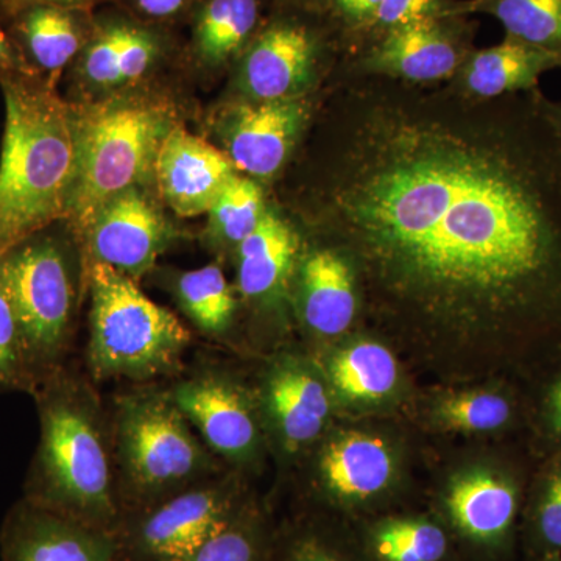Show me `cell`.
Instances as JSON below:
<instances>
[{"instance_id": "cell-19", "label": "cell", "mask_w": 561, "mask_h": 561, "mask_svg": "<svg viewBox=\"0 0 561 561\" xmlns=\"http://www.w3.org/2000/svg\"><path fill=\"white\" fill-rule=\"evenodd\" d=\"M561 69V60L522 41L507 38L496 46L474 49L448 87L472 101L537 90L542 73Z\"/></svg>"}, {"instance_id": "cell-3", "label": "cell", "mask_w": 561, "mask_h": 561, "mask_svg": "<svg viewBox=\"0 0 561 561\" xmlns=\"http://www.w3.org/2000/svg\"><path fill=\"white\" fill-rule=\"evenodd\" d=\"M39 445L24 497L33 504L116 534L122 522L101 413L83 383L58 368L33 391Z\"/></svg>"}, {"instance_id": "cell-25", "label": "cell", "mask_w": 561, "mask_h": 561, "mask_svg": "<svg viewBox=\"0 0 561 561\" xmlns=\"http://www.w3.org/2000/svg\"><path fill=\"white\" fill-rule=\"evenodd\" d=\"M470 13L496 18L507 38L561 60V0H470Z\"/></svg>"}, {"instance_id": "cell-28", "label": "cell", "mask_w": 561, "mask_h": 561, "mask_svg": "<svg viewBox=\"0 0 561 561\" xmlns=\"http://www.w3.org/2000/svg\"><path fill=\"white\" fill-rule=\"evenodd\" d=\"M175 297L187 319L208 334L227 331L238 306L227 276L214 264L181 273Z\"/></svg>"}, {"instance_id": "cell-5", "label": "cell", "mask_w": 561, "mask_h": 561, "mask_svg": "<svg viewBox=\"0 0 561 561\" xmlns=\"http://www.w3.org/2000/svg\"><path fill=\"white\" fill-rule=\"evenodd\" d=\"M90 290L88 364L95 379L149 381L179 367L191 332L175 313L101 262H91Z\"/></svg>"}, {"instance_id": "cell-31", "label": "cell", "mask_w": 561, "mask_h": 561, "mask_svg": "<svg viewBox=\"0 0 561 561\" xmlns=\"http://www.w3.org/2000/svg\"><path fill=\"white\" fill-rule=\"evenodd\" d=\"M446 16H471L470 0H382L376 20L354 50L400 25Z\"/></svg>"}, {"instance_id": "cell-12", "label": "cell", "mask_w": 561, "mask_h": 561, "mask_svg": "<svg viewBox=\"0 0 561 561\" xmlns=\"http://www.w3.org/2000/svg\"><path fill=\"white\" fill-rule=\"evenodd\" d=\"M92 262L133 279L146 275L172 238L164 214L135 187L110 202L83 234ZM81 238V239H83Z\"/></svg>"}, {"instance_id": "cell-16", "label": "cell", "mask_w": 561, "mask_h": 561, "mask_svg": "<svg viewBox=\"0 0 561 561\" xmlns=\"http://www.w3.org/2000/svg\"><path fill=\"white\" fill-rule=\"evenodd\" d=\"M171 397L213 451L236 460L249 456L256 443V423L236 383L206 373L181 381Z\"/></svg>"}, {"instance_id": "cell-10", "label": "cell", "mask_w": 561, "mask_h": 561, "mask_svg": "<svg viewBox=\"0 0 561 561\" xmlns=\"http://www.w3.org/2000/svg\"><path fill=\"white\" fill-rule=\"evenodd\" d=\"M476 33L478 22L470 16L411 22L342 55L341 62L364 76L423 87L448 83L474 50Z\"/></svg>"}, {"instance_id": "cell-15", "label": "cell", "mask_w": 561, "mask_h": 561, "mask_svg": "<svg viewBox=\"0 0 561 561\" xmlns=\"http://www.w3.org/2000/svg\"><path fill=\"white\" fill-rule=\"evenodd\" d=\"M168 47L160 25L128 16L98 18L76 60L77 72L99 90H116L144 79L164 57Z\"/></svg>"}, {"instance_id": "cell-41", "label": "cell", "mask_w": 561, "mask_h": 561, "mask_svg": "<svg viewBox=\"0 0 561 561\" xmlns=\"http://www.w3.org/2000/svg\"><path fill=\"white\" fill-rule=\"evenodd\" d=\"M273 3L295 7V9L316 11V13L324 14V11H327L328 0H273Z\"/></svg>"}, {"instance_id": "cell-35", "label": "cell", "mask_w": 561, "mask_h": 561, "mask_svg": "<svg viewBox=\"0 0 561 561\" xmlns=\"http://www.w3.org/2000/svg\"><path fill=\"white\" fill-rule=\"evenodd\" d=\"M538 529L546 545L561 549V471L552 476L542 494Z\"/></svg>"}, {"instance_id": "cell-30", "label": "cell", "mask_w": 561, "mask_h": 561, "mask_svg": "<svg viewBox=\"0 0 561 561\" xmlns=\"http://www.w3.org/2000/svg\"><path fill=\"white\" fill-rule=\"evenodd\" d=\"M375 546L383 561H440L446 537L431 523L397 522L379 529Z\"/></svg>"}, {"instance_id": "cell-13", "label": "cell", "mask_w": 561, "mask_h": 561, "mask_svg": "<svg viewBox=\"0 0 561 561\" xmlns=\"http://www.w3.org/2000/svg\"><path fill=\"white\" fill-rule=\"evenodd\" d=\"M116 537L22 497L0 527L2 561H114Z\"/></svg>"}, {"instance_id": "cell-39", "label": "cell", "mask_w": 561, "mask_h": 561, "mask_svg": "<svg viewBox=\"0 0 561 561\" xmlns=\"http://www.w3.org/2000/svg\"><path fill=\"white\" fill-rule=\"evenodd\" d=\"M286 561H341L316 541H301L291 549Z\"/></svg>"}, {"instance_id": "cell-24", "label": "cell", "mask_w": 561, "mask_h": 561, "mask_svg": "<svg viewBox=\"0 0 561 561\" xmlns=\"http://www.w3.org/2000/svg\"><path fill=\"white\" fill-rule=\"evenodd\" d=\"M448 508L456 526L468 537L497 541L515 519L516 491L504 479L478 472L454 483Z\"/></svg>"}, {"instance_id": "cell-40", "label": "cell", "mask_w": 561, "mask_h": 561, "mask_svg": "<svg viewBox=\"0 0 561 561\" xmlns=\"http://www.w3.org/2000/svg\"><path fill=\"white\" fill-rule=\"evenodd\" d=\"M541 106L542 113H545L546 119L551 124L552 130L556 131L561 146V101H551V99L542 94Z\"/></svg>"}, {"instance_id": "cell-8", "label": "cell", "mask_w": 561, "mask_h": 561, "mask_svg": "<svg viewBox=\"0 0 561 561\" xmlns=\"http://www.w3.org/2000/svg\"><path fill=\"white\" fill-rule=\"evenodd\" d=\"M47 231L49 228L0 260L38 386L61 368L76 308V280L68 251Z\"/></svg>"}, {"instance_id": "cell-14", "label": "cell", "mask_w": 561, "mask_h": 561, "mask_svg": "<svg viewBox=\"0 0 561 561\" xmlns=\"http://www.w3.org/2000/svg\"><path fill=\"white\" fill-rule=\"evenodd\" d=\"M234 173L224 150L175 125L162 140L153 176L165 205L191 219L209 213Z\"/></svg>"}, {"instance_id": "cell-20", "label": "cell", "mask_w": 561, "mask_h": 561, "mask_svg": "<svg viewBox=\"0 0 561 561\" xmlns=\"http://www.w3.org/2000/svg\"><path fill=\"white\" fill-rule=\"evenodd\" d=\"M298 302L309 330L320 335L342 334L357 309V283L348 262L337 251L316 245L300 260Z\"/></svg>"}, {"instance_id": "cell-29", "label": "cell", "mask_w": 561, "mask_h": 561, "mask_svg": "<svg viewBox=\"0 0 561 561\" xmlns=\"http://www.w3.org/2000/svg\"><path fill=\"white\" fill-rule=\"evenodd\" d=\"M38 387V379L25 353L24 339L9 287L0 272V391H27Z\"/></svg>"}, {"instance_id": "cell-38", "label": "cell", "mask_w": 561, "mask_h": 561, "mask_svg": "<svg viewBox=\"0 0 561 561\" xmlns=\"http://www.w3.org/2000/svg\"><path fill=\"white\" fill-rule=\"evenodd\" d=\"M103 0H0V11L10 16L14 11L33 5V3H54V5L70 7V9L92 10Z\"/></svg>"}, {"instance_id": "cell-33", "label": "cell", "mask_w": 561, "mask_h": 561, "mask_svg": "<svg viewBox=\"0 0 561 561\" xmlns=\"http://www.w3.org/2000/svg\"><path fill=\"white\" fill-rule=\"evenodd\" d=\"M260 552L256 534L238 513L191 561H261Z\"/></svg>"}, {"instance_id": "cell-36", "label": "cell", "mask_w": 561, "mask_h": 561, "mask_svg": "<svg viewBox=\"0 0 561 561\" xmlns=\"http://www.w3.org/2000/svg\"><path fill=\"white\" fill-rule=\"evenodd\" d=\"M201 0H127L135 20L150 25L165 24L195 9Z\"/></svg>"}, {"instance_id": "cell-4", "label": "cell", "mask_w": 561, "mask_h": 561, "mask_svg": "<svg viewBox=\"0 0 561 561\" xmlns=\"http://www.w3.org/2000/svg\"><path fill=\"white\" fill-rule=\"evenodd\" d=\"M73 110L77 171L66 221L83 238L110 202L153 175L162 140L176 124L171 106L144 95H117Z\"/></svg>"}, {"instance_id": "cell-2", "label": "cell", "mask_w": 561, "mask_h": 561, "mask_svg": "<svg viewBox=\"0 0 561 561\" xmlns=\"http://www.w3.org/2000/svg\"><path fill=\"white\" fill-rule=\"evenodd\" d=\"M5 102L0 153V260L68 220L77 171L72 103L36 76L0 79Z\"/></svg>"}, {"instance_id": "cell-42", "label": "cell", "mask_w": 561, "mask_h": 561, "mask_svg": "<svg viewBox=\"0 0 561 561\" xmlns=\"http://www.w3.org/2000/svg\"><path fill=\"white\" fill-rule=\"evenodd\" d=\"M549 405H551V419L553 427H556V431L561 434V379L552 389Z\"/></svg>"}, {"instance_id": "cell-34", "label": "cell", "mask_w": 561, "mask_h": 561, "mask_svg": "<svg viewBox=\"0 0 561 561\" xmlns=\"http://www.w3.org/2000/svg\"><path fill=\"white\" fill-rule=\"evenodd\" d=\"M382 0H328V21L342 39L343 55L356 49L376 20Z\"/></svg>"}, {"instance_id": "cell-18", "label": "cell", "mask_w": 561, "mask_h": 561, "mask_svg": "<svg viewBox=\"0 0 561 561\" xmlns=\"http://www.w3.org/2000/svg\"><path fill=\"white\" fill-rule=\"evenodd\" d=\"M302 249V236L283 210L268 203L256 230L236 249L238 289L245 300H275L289 286Z\"/></svg>"}, {"instance_id": "cell-22", "label": "cell", "mask_w": 561, "mask_h": 561, "mask_svg": "<svg viewBox=\"0 0 561 561\" xmlns=\"http://www.w3.org/2000/svg\"><path fill=\"white\" fill-rule=\"evenodd\" d=\"M267 405L284 443L291 449L317 438L330 413L323 383L295 364L283 365L272 373Z\"/></svg>"}, {"instance_id": "cell-11", "label": "cell", "mask_w": 561, "mask_h": 561, "mask_svg": "<svg viewBox=\"0 0 561 561\" xmlns=\"http://www.w3.org/2000/svg\"><path fill=\"white\" fill-rule=\"evenodd\" d=\"M319 92L290 101L239 99L224 106L216 135L236 172L260 183L278 179L311 127Z\"/></svg>"}, {"instance_id": "cell-37", "label": "cell", "mask_w": 561, "mask_h": 561, "mask_svg": "<svg viewBox=\"0 0 561 561\" xmlns=\"http://www.w3.org/2000/svg\"><path fill=\"white\" fill-rule=\"evenodd\" d=\"M11 76H36V73L22 58L10 33L3 28L2 22H0V79Z\"/></svg>"}, {"instance_id": "cell-1", "label": "cell", "mask_w": 561, "mask_h": 561, "mask_svg": "<svg viewBox=\"0 0 561 561\" xmlns=\"http://www.w3.org/2000/svg\"><path fill=\"white\" fill-rule=\"evenodd\" d=\"M327 81L300 206L320 245L432 327L561 317V146L540 88L472 101L341 61Z\"/></svg>"}, {"instance_id": "cell-6", "label": "cell", "mask_w": 561, "mask_h": 561, "mask_svg": "<svg viewBox=\"0 0 561 561\" xmlns=\"http://www.w3.org/2000/svg\"><path fill=\"white\" fill-rule=\"evenodd\" d=\"M114 435L124 476L122 518L190 489L210 468L208 453L171 393L142 391L122 397Z\"/></svg>"}, {"instance_id": "cell-23", "label": "cell", "mask_w": 561, "mask_h": 561, "mask_svg": "<svg viewBox=\"0 0 561 561\" xmlns=\"http://www.w3.org/2000/svg\"><path fill=\"white\" fill-rule=\"evenodd\" d=\"M321 472L332 493L343 500H367L390 481V453L379 438L353 432L328 446Z\"/></svg>"}, {"instance_id": "cell-9", "label": "cell", "mask_w": 561, "mask_h": 561, "mask_svg": "<svg viewBox=\"0 0 561 561\" xmlns=\"http://www.w3.org/2000/svg\"><path fill=\"white\" fill-rule=\"evenodd\" d=\"M238 513L221 486L192 485L125 515L114 534V561H191Z\"/></svg>"}, {"instance_id": "cell-27", "label": "cell", "mask_w": 561, "mask_h": 561, "mask_svg": "<svg viewBox=\"0 0 561 561\" xmlns=\"http://www.w3.org/2000/svg\"><path fill=\"white\" fill-rule=\"evenodd\" d=\"M267 206L260 181L234 173L209 209L210 241L224 249H238L256 230Z\"/></svg>"}, {"instance_id": "cell-17", "label": "cell", "mask_w": 561, "mask_h": 561, "mask_svg": "<svg viewBox=\"0 0 561 561\" xmlns=\"http://www.w3.org/2000/svg\"><path fill=\"white\" fill-rule=\"evenodd\" d=\"M9 18V33L22 58L49 84L79 58L94 28L91 10L54 3H33Z\"/></svg>"}, {"instance_id": "cell-26", "label": "cell", "mask_w": 561, "mask_h": 561, "mask_svg": "<svg viewBox=\"0 0 561 561\" xmlns=\"http://www.w3.org/2000/svg\"><path fill=\"white\" fill-rule=\"evenodd\" d=\"M334 389L354 401L387 397L397 383V362L386 346L360 342L342 351L331 364Z\"/></svg>"}, {"instance_id": "cell-32", "label": "cell", "mask_w": 561, "mask_h": 561, "mask_svg": "<svg viewBox=\"0 0 561 561\" xmlns=\"http://www.w3.org/2000/svg\"><path fill=\"white\" fill-rule=\"evenodd\" d=\"M438 415L451 430L493 431L511 419V405L500 394H459L443 402Z\"/></svg>"}, {"instance_id": "cell-21", "label": "cell", "mask_w": 561, "mask_h": 561, "mask_svg": "<svg viewBox=\"0 0 561 561\" xmlns=\"http://www.w3.org/2000/svg\"><path fill=\"white\" fill-rule=\"evenodd\" d=\"M267 16V0H201L192 14L195 60L213 69L236 62Z\"/></svg>"}, {"instance_id": "cell-7", "label": "cell", "mask_w": 561, "mask_h": 561, "mask_svg": "<svg viewBox=\"0 0 561 561\" xmlns=\"http://www.w3.org/2000/svg\"><path fill=\"white\" fill-rule=\"evenodd\" d=\"M241 57L236 88L243 101L275 102L317 94L343 55L327 14L273 3Z\"/></svg>"}]
</instances>
